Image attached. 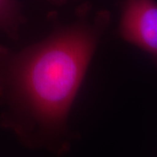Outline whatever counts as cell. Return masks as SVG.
I'll use <instances>...</instances> for the list:
<instances>
[{
    "label": "cell",
    "mask_w": 157,
    "mask_h": 157,
    "mask_svg": "<svg viewBox=\"0 0 157 157\" xmlns=\"http://www.w3.org/2000/svg\"><path fill=\"white\" fill-rule=\"evenodd\" d=\"M110 22L109 10L85 2L42 40L17 50L0 44V125L29 148L66 154L70 112Z\"/></svg>",
    "instance_id": "obj_1"
},
{
    "label": "cell",
    "mask_w": 157,
    "mask_h": 157,
    "mask_svg": "<svg viewBox=\"0 0 157 157\" xmlns=\"http://www.w3.org/2000/svg\"><path fill=\"white\" fill-rule=\"evenodd\" d=\"M118 32L148 55L157 67V1L121 0Z\"/></svg>",
    "instance_id": "obj_2"
},
{
    "label": "cell",
    "mask_w": 157,
    "mask_h": 157,
    "mask_svg": "<svg viewBox=\"0 0 157 157\" xmlns=\"http://www.w3.org/2000/svg\"><path fill=\"white\" fill-rule=\"evenodd\" d=\"M21 5L17 0H0V30L16 40L20 29L25 23Z\"/></svg>",
    "instance_id": "obj_3"
},
{
    "label": "cell",
    "mask_w": 157,
    "mask_h": 157,
    "mask_svg": "<svg viewBox=\"0 0 157 157\" xmlns=\"http://www.w3.org/2000/svg\"><path fill=\"white\" fill-rule=\"evenodd\" d=\"M44 1L48 2L52 4V5L60 6L66 5V4L70 2L77 1V0H44Z\"/></svg>",
    "instance_id": "obj_4"
}]
</instances>
